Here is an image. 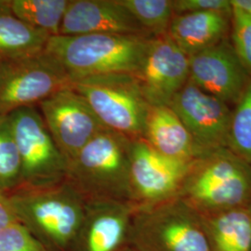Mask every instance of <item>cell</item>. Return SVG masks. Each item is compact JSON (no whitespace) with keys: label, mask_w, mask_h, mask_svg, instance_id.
<instances>
[{"label":"cell","mask_w":251,"mask_h":251,"mask_svg":"<svg viewBox=\"0 0 251 251\" xmlns=\"http://www.w3.org/2000/svg\"><path fill=\"white\" fill-rule=\"evenodd\" d=\"M173 3L174 15L205 12V11H232L231 1L228 0H175Z\"/></svg>","instance_id":"484cf974"},{"label":"cell","mask_w":251,"mask_h":251,"mask_svg":"<svg viewBox=\"0 0 251 251\" xmlns=\"http://www.w3.org/2000/svg\"><path fill=\"white\" fill-rule=\"evenodd\" d=\"M0 251H48L26 228L14 224L0 230Z\"/></svg>","instance_id":"d4e9b609"},{"label":"cell","mask_w":251,"mask_h":251,"mask_svg":"<svg viewBox=\"0 0 251 251\" xmlns=\"http://www.w3.org/2000/svg\"><path fill=\"white\" fill-rule=\"evenodd\" d=\"M135 209L127 202L85 200V214L72 251H123L129 246Z\"/></svg>","instance_id":"5bb4252c"},{"label":"cell","mask_w":251,"mask_h":251,"mask_svg":"<svg viewBox=\"0 0 251 251\" xmlns=\"http://www.w3.org/2000/svg\"><path fill=\"white\" fill-rule=\"evenodd\" d=\"M50 37L19 19L7 0H0V62L12 63L43 53Z\"/></svg>","instance_id":"d6986e66"},{"label":"cell","mask_w":251,"mask_h":251,"mask_svg":"<svg viewBox=\"0 0 251 251\" xmlns=\"http://www.w3.org/2000/svg\"><path fill=\"white\" fill-rule=\"evenodd\" d=\"M90 34L150 36L118 0H69L59 35Z\"/></svg>","instance_id":"9a60e30c"},{"label":"cell","mask_w":251,"mask_h":251,"mask_svg":"<svg viewBox=\"0 0 251 251\" xmlns=\"http://www.w3.org/2000/svg\"><path fill=\"white\" fill-rule=\"evenodd\" d=\"M193 162L165 156L144 139L132 140L128 173L129 204L138 210L178 198Z\"/></svg>","instance_id":"ba28073f"},{"label":"cell","mask_w":251,"mask_h":251,"mask_svg":"<svg viewBox=\"0 0 251 251\" xmlns=\"http://www.w3.org/2000/svg\"><path fill=\"white\" fill-rule=\"evenodd\" d=\"M136 251V250H134V249H132V248H131V247H129V246H128V247H127V248H126L125 250H124V251Z\"/></svg>","instance_id":"f546056e"},{"label":"cell","mask_w":251,"mask_h":251,"mask_svg":"<svg viewBox=\"0 0 251 251\" xmlns=\"http://www.w3.org/2000/svg\"><path fill=\"white\" fill-rule=\"evenodd\" d=\"M19 223L18 218L11 205L9 196L0 190V230Z\"/></svg>","instance_id":"4316f807"},{"label":"cell","mask_w":251,"mask_h":251,"mask_svg":"<svg viewBox=\"0 0 251 251\" xmlns=\"http://www.w3.org/2000/svg\"><path fill=\"white\" fill-rule=\"evenodd\" d=\"M178 198L198 214L251 203V165L228 148L208 151L192 163Z\"/></svg>","instance_id":"7a4b0ae2"},{"label":"cell","mask_w":251,"mask_h":251,"mask_svg":"<svg viewBox=\"0 0 251 251\" xmlns=\"http://www.w3.org/2000/svg\"><path fill=\"white\" fill-rule=\"evenodd\" d=\"M19 223L48 251H72L85 200L66 179L48 187L20 186L7 193Z\"/></svg>","instance_id":"6da1fadb"},{"label":"cell","mask_w":251,"mask_h":251,"mask_svg":"<svg viewBox=\"0 0 251 251\" xmlns=\"http://www.w3.org/2000/svg\"><path fill=\"white\" fill-rule=\"evenodd\" d=\"M189 79L228 103H237L251 82L232 44L225 40L189 57Z\"/></svg>","instance_id":"4fadbf2b"},{"label":"cell","mask_w":251,"mask_h":251,"mask_svg":"<svg viewBox=\"0 0 251 251\" xmlns=\"http://www.w3.org/2000/svg\"><path fill=\"white\" fill-rule=\"evenodd\" d=\"M205 152L227 148L232 111L188 79L169 104Z\"/></svg>","instance_id":"7c38bea8"},{"label":"cell","mask_w":251,"mask_h":251,"mask_svg":"<svg viewBox=\"0 0 251 251\" xmlns=\"http://www.w3.org/2000/svg\"><path fill=\"white\" fill-rule=\"evenodd\" d=\"M231 25L234 52L251 76V18L232 6Z\"/></svg>","instance_id":"cb8c5ba5"},{"label":"cell","mask_w":251,"mask_h":251,"mask_svg":"<svg viewBox=\"0 0 251 251\" xmlns=\"http://www.w3.org/2000/svg\"><path fill=\"white\" fill-rule=\"evenodd\" d=\"M150 36L167 34L174 17L171 0H118Z\"/></svg>","instance_id":"44dd1931"},{"label":"cell","mask_w":251,"mask_h":251,"mask_svg":"<svg viewBox=\"0 0 251 251\" xmlns=\"http://www.w3.org/2000/svg\"><path fill=\"white\" fill-rule=\"evenodd\" d=\"M198 215L212 251H251V203Z\"/></svg>","instance_id":"ac0fdd59"},{"label":"cell","mask_w":251,"mask_h":251,"mask_svg":"<svg viewBox=\"0 0 251 251\" xmlns=\"http://www.w3.org/2000/svg\"><path fill=\"white\" fill-rule=\"evenodd\" d=\"M21 183V159L9 116H0V190L9 193Z\"/></svg>","instance_id":"603a6c76"},{"label":"cell","mask_w":251,"mask_h":251,"mask_svg":"<svg viewBox=\"0 0 251 251\" xmlns=\"http://www.w3.org/2000/svg\"><path fill=\"white\" fill-rule=\"evenodd\" d=\"M71 82L62 65L45 51L8 63L0 85V116L37 106L55 92L70 87Z\"/></svg>","instance_id":"9c48e42d"},{"label":"cell","mask_w":251,"mask_h":251,"mask_svg":"<svg viewBox=\"0 0 251 251\" xmlns=\"http://www.w3.org/2000/svg\"><path fill=\"white\" fill-rule=\"evenodd\" d=\"M131 139L105 128L69 162L66 180L84 200L129 203V152Z\"/></svg>","instance_id":"277c9868"},{"label":"cell","mask_w":251,"mask_h":251,"mask_svg":"<svg viewBox=\"0 0 251 251\" xmlns=\"http://www.w3.org/2000/svg\"><path fill=\"white\" fill-rule=\"evenodd\" d=\"M11 11L35 29L59 36L69 0H7Z\"/></svg>","instance_id":"ffe728a7"},{"label":"cell","mask_w":251,"mask_h":251,"mask_svg":"<svg viewBox=\"0 0 251 251\" xmlns=\"http://www.w3.org/2000/svg\"><path fill=\"white\" fill-rule=\"evenodd\" d=\"M37 107L68 165L96 135L106 128L71 87L55 92Z\"/></svg>","instance_id":"30bf717a"},{"label":"cell","mask_w":251,"mask_h":251,"mask_svg":"<svg viewBox=\"0 0 251 251\" xmlns=\"http://www.w3.org/2000/svg\"><path fill=\"white\" fill-rule=\"evenodd\" d=\"M106 128L131 140L142 139L149 103L131 74L113 73L71 82Z\"/></svg>","instance_id":"8992f818"},{"label":"cell","mask_w":251,"mask_h":251,"mask_svg":"<svg viewBox=\"0 0 251 251\" xmlns=\"http://www.w3.org/2000/svg\"><path fill=\"white\" fill-rule=\"evenodd\" d=\"M133 75L149 105H169L188 81L189 56L168 33L151 36Z\"/></svg>","instance_id":"8fae6325"},{"label":"cell","mask_w":251,"mask_h":251,"mask_svg":"<svg viewBox=\"0 0 251 251\" xmlns=\"http://www.w3.org/2000/svg\"><path fill=\"white\" fill-rule=\"evenodd\" d=\"M151 36L90 34L51 36L45 49L73 80L90 75H133Z\"/></svg>","instance_id":"3957f363"},{"label":"cell","mask_w":251,"mask_h":251,"mask_svg":"<svg viewBox=\"0 0 251 251\" xmlns=\"http://www.w3.org/2000/svg\"><path fill=\"white\" fill-rule=\"evenodd\" d=\"M227 148L251 165V80L232 111Z\"/></svg>","instance_id":"7402d4cb"},{"label":"cell","mask_w":251,"mask_h":251,"mask_svg":"<svg viewBox=\"0 0 251 251\" xmlns=\"http://www.w3.org/2000/svg\"><path fill=\"white\" fill-rule=\"evenodd\" d=\"M233 7L242 10L251 18V0H230Z\"/></svg>","instance_id":"83f0119b"},{"label":"cell","mask_w":251,"mask_h":251,"mask_svg":"<svg viewBox=\"0 0 251 251\" xmlns=\"http://www.w3.org/2000/svg\"><path fill=\"white\" fill-rule=\"evenodd\" d=\"M142 139L156 152L182 161H195L206 152L169 105L149 106Z\"/></svg>","instance_id":"2e32d148"},{"label":"cell","mask_w":251,"mask_h":251,"mask_svg":"<svg viewBox=\"0 0 251 251\" xmlns=\"http://www.w3.org/2000/svg\"><path fill=\"white\" fill-rule=\"evenodd\" d=\"M7 66H8V63L0 62V85H1V82L3 80L4 75H5V74H6Z\"/></svg>","instance_id":"f1b7e54d"},{"label":"cell","mask_w":251,"mask_h":251,"mask_svg":"<svg viewBox=\"0 0 251 251\" xmlns=\"http://www.w3.org/2000/svg\"><path fill=\"white\" fill-rule=\"evenodd\" d=\"M129 247L137 251H212L198 212L179 198L135 210Z\"/></svg>","instance_id":"5b68a950"},{"label":"cell","mask_w":251,"mask_h":251,"mask_svg":"<svg viewBox=\"0 0 251 251\" xmlns=\"http://www.w3.org/2000/svg\"><path fill=\"white\" fill-rule=\"evenodd\" d=\"M8 116L21 159L19 187H48L64 181L68 161L55 144L37 106L20 108Z\"/></svg>","instance_id":"52a82bcc"},{"label":"cell","mask_w":251,"mask_h":251,"mask_svg":"<svg viewBox=\"0 0 251 251\" xmlns=\"http://www.w3.org/2000/svg\"><path fill=\"white\" fill-rule=\"evenodd\" d=\"M231 12L205 11L174 15L168 34L191 57L225 40L230 26Z\"/></svg>","instance_id":"e0dca14e"}]
</instances>
